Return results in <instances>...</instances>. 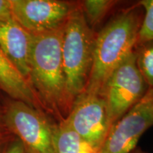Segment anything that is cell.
I'll return each mask as SVG.
<instances>
[{"instance_id":"6da1fadb","label":"cell","mask_w":153,"mask_h":153,"mask_svg":"<svg viewBox=\"0 0 153 153\" xmlns=\"http://www.w3.org/2000/svg\"><path fill=\"white\" fill-rule=\"evenodd\" d=\"M63 29L31 35L29 58L30 85L44 111L57 122L66 118L72 107L62 65Z\"/></svg>"},{"instance_id":"7a4b0ae2","label":"cell","mask_w":153,"mask_h":153,"mask_svg":"<svg viewBox=\"0 0 153 153\" xmlns=\"http://www.w3.org/2000/svg\"><path fill=\"white\" fill-rule=\"evenodd\" d=\"M143 14L137 4L117 15L96 33L92 70L85 91L102 96L111 74L135 48Z\"/></svg>"},{"instance_id":"3957f363","label":"cell","mask_w":153,"mask_h":153,"mask_svg":"<svg viewBox=\"0 0 153 153\" xmlns=\"http://www.w3.org/2000/svg\"><path fill=\"white\" fill-rule=\"evenodd\" d=\"M96 33L79 7L63 29L62 59L69 99L72 103L87 89L92 70Z\"/></svg>"},{"instance_id":"277c9868","label":"cell","mask_w":153,"mask_h":153,"mask_svg":"<svg viewBox=\"0 0 153 153\" xmlns=\"http://www.w3.org/2000/svg\"><path fill=\"white\" fill-rule=\"evenodd\" d=\"M7 128L26 153H55L53 140L55 120L43 111L4 95L1 99Z\"/></svg>"},{"instance_id":"5b68a950","label":"cell","mask_w":153,"mask_h":153,"mask_svg":"<svg viewBox=\"0 0 153 153\" xmlns=\"http://www.w3.org/2000/svg\"><path fill=\"white\" fill-rule=\"evenodd\" d=\"M148 89L137 68L133 50L112 72L103 91L110 128L144 97Z\"/></svg>"},{"instance_id":"8992f818","label":"cell","mask_w":153,"mask_h":153,"mask_svg":"<svg viewBox=\"0 0 153 153\" xmlns=\"http://www.w3.org/2000/svg\"><path fill=\"white\" fill-rule=\"evenodd\" d=\"M14 19L30 35L63 28L79 3L62 0H11Z\"/></svg>"},{"instance_id":"52a82bcc","label":"cell","mask_w":153,"mask_h":153,"mask_svg":"<svg viewBox=\"0 0 153 153\" xmlns=\"http://www.w3.org/2000/svg\"><path fill=\"white\" fill-rule=\"evenodd\" d=\"M153 126V87L111 128L100 153H130Z\"/></svg>"},{"instance_id":"ba28073f","label":"cell","mask_w":153,"mask_h":153,"mask_svg":"<svg viewBox=\"0 0 153 153\" xmlns=\"http://www.w3.org/2000/svg\"><path fill=\"white\" fill-rule=\"evenodd\" d=\"M65 119L79 136L100 153L110 125L104 97L84 91L74 99Z\"/></svg>"},{"instance_id":"9c48e42d","label":"cell","mask_w":153,"mask_h":153,"mask_svg":"<svg viewBox=\"0 0 153 153\" xmlns=\"http://www.w3.org/2000/svg\"><path fill=\"white\" fill-rule=\"evenodd\" d=\"M30 45L31 35L16 22H0V49L28 82Z\"/></svg>"},{"instance_id":"30bf717a","label":"cell","mask_w":153,"mask_h":153,"mask_svg":"<svg viewBox=\"0 0 153 153\" xmlns=\"http://www.w3.org/2000/svg\"><path fill=\"white\" fill-rule=\"evenodd\" d=\"M0 91L4 95L43 111L31 86L0 49Z\"/></svg>"},{"instance_id":"8fae6325","label":"cell","mask_w":153,"mask_h":153,"mask_svg":"<svg viewBox=\"0 0 153 153\" xmlns=\"http://www.w3.org/2000/svg\"><path fill=\"white\" fill-rule=\"evenodd\" d=\"M53 140L55 153H99L72 129L65 118L53 123Z\"/></svg>"},{"instance_id":"7c38bea8","label":"cell","mask_w":153,"mask_h":153,"mask_svg":"<svg viewBox=\"0 0 153 153\" xmlns=\"http://www.w3.org/2000/svg\"><path fill=\"white\" fill-rule=\"evenodd\" d=\"M118 2L114 0H85L79 3L86 22L93 29Z\"/></svg>"},{"instance_id":"4fadbf2b","label":"cell","mask_w":153,"mask_h":153,"mask_svg":"<svg viewBox=\"0 0 153 153\" xmlns=\"http://www.w3.org/2000/svg\"><path fill=\"white\" fill-rule=\"evenodd\" d=\"M134 51L139 71L148 87H153V40L136 45Z\"/></svg>"},{"instance_id":"5bb4252c","label":"cell","mask_w":153,"mask_h":153,"mask_svg":"<svg viewBox=\"0 0 153 153\" xmlns=\"http://www.w3.org/2000/svg\"><path fill=\"white\" fill-rule=\"evenodd\" d=\"M138 4L143 9V19L136 45L153 40V0H142Z\"/></svg>"},{"instance_id":"9a60e30c","label":"cell","mask_w":153,"mask_h":153,"mask_svg":"<svg viewBox=\"0 0 153 153\" xmlns=\"http://www.w3.org/2000/svg\"><path fill=\"white\" fill-rule=\"evenodd\" d=\"M0 153H26V152L21 141L12 135L0 148Z\"/></svg>"},{"instance_id":"2e32d148","label":"cell","mask_w":153,"mask_h":153,"mask_svg":"<svg viewBox=\"0 0 153 153\" xmlns=\"http://www.w3.org/2000/svg\"><path fill=\"white\" fill-rule=\"evenodd\" d=\"M0 22H15L13 16L11 0H0Z\"/></svg>"},{"instance_id":"e0dca14e","label":"cell","mask_w":153,"mask_h":153,"mask_svg":"<svg viewBox=\"0 0 153 153\" xmlns=\"http://www.w3.org/2000/svg\"><path fill=\"white\" fill-rule=\"evenodd\" d=\"M11 135H12L9 131L7 125H6L3 106L1 100H0V148Z\"/></svg>"},{"instance_id":"ac0fdd59","label":"cell","mask_w":153,"mask_h":153,"mask_svg":"<svg viewBox=\"0 0 153 153\" xmlns=\"http://www.w3.org/2000/svg\"><path fill=\"white\" fill-rule=\"evenodd\" d=\"M130 153H145L144 151H143L140 148H136L135 150H133Z\"/></svg>"},{"instance_id":"d6986e66","label":"cell","mask_w":153,"mask_h":153,"mask_svg":"<svg viewBox=\"0 0 153 153\" xmlns=\"http://www.w3.org/2000/svg\"><path fill=\"white\" fill-rule=\"evenodd\" d=\"M3 96H4V94H3L2 93H1V91H0V100H1V99H2Z\"/></svg>"}]
</instances>
